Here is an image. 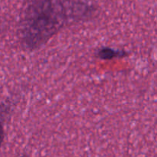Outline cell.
I'll list each match as a JSON object with an SVG mask.
<instances>
[{"mask_svg": "<svg viewBox=\"0 0 157 157\" xmlns=\"http://www.w3.org/2000/svg\"><path fill=\"white\" fill-rule=\"evenodd\" d=\"M92 13L90 6L73 0H31L21 24L22 42L38 48L67 24L84 20Z\"/></svg>", "mask_w": 157, "mask_h": 157, "instance_id": "obj_1", "label": "cell"}, {"mask_svg": "<svg viewBox=\"0 0 157 157\" xmlns=\"http://www.w3.org/2000/svg\"><path fill=\"white\" fill-rule=\"evenodd\" d=\"M125 52L111 48H103L98 51V57L102 60H111L125 55Z\"/></svg>", "mask_w": 157, "mask_h": 157, "instance_id": "obj_2", "label": "cell"}, {"mask_svg": "<svg viewBox=\"0 0 157 157\" xmlns=\"http://www.w3.org/2000/svg\"><path fill=\"white\" fill-rule=\"evenodd\" d=\"M3 140H4V129H3L2 124L0 122V148L2 144Z\"/></svg>", "mask_w": 157, "mask_h": 157, "instance_id": "obj_3", "label": "cell"}]
</instances>
